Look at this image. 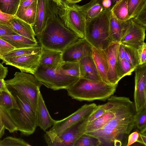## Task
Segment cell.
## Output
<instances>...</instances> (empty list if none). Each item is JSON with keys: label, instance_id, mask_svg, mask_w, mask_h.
I'll use <instances>...</instances> for the list:
<instances>
[{"label": "cell", "instance_id": "cell-38", "mask_svg": "<svg viewBox=\"0 0 146 146\" xmlns=\"http://www.w3.org/2000/svg\"><path fill=\"white\" fill-rule=\"evenodd\" d=\"M24 140L11 137H8L0 140V146H30Z\"/></svg>", "mask_w": 146, "mask_h": 146}, {"label": "cell", "instance_id": "cell-11", "mask_svg": "<svg viewBox=\"0 0 146 146\" xmlns=\"http://www.w3.org/2000/svg\"><path fill=\"white\" fill-rule=\"evenodd\" d=\"M97 106L95 103L85 104L66 117L56 120L54 125L47 132L53 135H60L67 129L87 118Z\"/></svg>", "mask_w": 146, "mask_h": 146}, {"label": "cell", "instance_id": "cell-13", "mask_svg": "<svg viewBox=\"0 0 146 146\" xmlns=\"http://www.w3.org/2000/svg\"><path fill=\"white\" fill-rule=\"evenodd\" d=\"M92 46L84 38H79L62 52V62L78 61L87 56H92Z\"/></svg>", "mask_w": 146, "mask_h": 146}, {"label": "cell", "instance_id": "cell-42", "mask_svg": "<svg viewBox=\"0 0 146 146\" xmlns=\"http://www.w3.org/2000/svg\"><path fill=\"white\" fill-rule=\"evenodd\" d=\"M15 34H17L7 25L0 24V36Z\"/></svg>", "mask_w": 146, "mask_h": 146}, {"label": "cell", "instance_id": "cell-47", "mask_svg": "<svg viewBox=\"0 0 146 146\" xmlns=\"http://www.w3.org/2000/svg\"><path fill=\"white\" fill-rule=\"evenodd\" d=\"M102 3L103 7L105 9H111L112 2L111 0H101Z\"/></svg>", "mask_w": 146, "mask_h": 146}, {"label": "cell", "instance_id": "cell-49", "mask_svg": "<svg viewBox=\"0 0 146 146\" xmlns=\"http://www.w3.org/2000/svg\"><path fill=\"white\" fill-rule=\"evenodd\" d=\"M55 3L57 5H60L61 4V0H51Z\"/></svg>", "mask_w": 146, "mask_h": 146}, {"label": "cell", "instance_id": "cell-17", "mask_svg": "<svg viewBox=\"0 0 146 146\" xmlns=\"http://www.w3.org/2000/svg\"><path fill=\"white\" fill-rule=\"evenodd\" d=\"M113 103V107L98 118L87 123L85 133L101 128L115 116L118 108L120 96H111Z\"/></svg>", "mask_w": 146, "mask_h": 146}, {"label": "cell", "instance_id": "cell-6", "mask_svg": "<svg viewBox=\"0 0 146 146\" xmlns=\"http://www.w3.org/2000/svg\"><path fill=\"white\" fill-rule=\"evenodd\" d=\"M10 92L15 97L19 108L10 111L12 119L18 130L22 133L27 135L33 134L37 126L36 111L22 96Z\"/></svg>", "mask_w": 146, "mask_h": 146}, {"label": "cell", "instance_id": "cell-21", "mask_svg": "<svg viewBox=\"0 0 146 146\" xmlns=\"http://www.w3.org/2000/svg\"><path fill=\"white\" fill-rule=\"evenodd\" d=\"M92 56L102 81L110 84L108 77L109 69L108 60L104 50L92 46Z\"/></svg>", "mask_w": 146, "mask_h": 146}, {"label": "cell", "instance_id": "cell-28", "mask_svg": "<svg viewBox=\"0 0 146 146\" xmlns=\"http://www.w3.org/2000/svg\"><path fill=\"white\" fill-rule=\"evenodd\" d=\"M128 0H120L111 7L110 11L118 19L126 22L131 19L128 13L127 3Z\"/></svg>", "mask_w": 146, "mask_h": 146}, {"label": "cell", "instance_id": "cell-34", "mask_svg": "<svg viewBox=\"0 0 146 146\" xmlns=\"http://www.w3.org/2000/svg\"><path fill=\"white\" fill-rule=\"evenodd\" d=\"M20 0H0V10L3 13L15 16L17 11Z\"/></svg>", "mask_w": 146, "mask_h": 146}, {"label": "cell", "instance_id": "cell-36", "mask_svg": "<svg viewBox=\"0 0 146 146\" xmlns=\"http://www.w3.org/2000/svg\"><path fill=\"white\" fill-rule=\"evenodd\" d=\"M101 144L98 138L84 133L77 140L74 146H98Z\"/></svg>", "mask_w": 146, "mask_h": 146}, {"label": "cell", "instance_id": "cell-10", "mask_svg": "<svg viewBox=\"0 0 146 146\" xmlns=\"http://www.w3.org/2000/svg\"><path fill=\"white\" fill-rule=\"evenodd\" d=\"M146 29L132 18L124 22L120 43L137 49L144 42Z\"/></svg>", "mask_w": 146, "mask_h": 146}, {"label": "cell", "instance_id": "cell-9", "mask_svg": "<svg viewBox=\"0 0 146 146\" xmlns=\"http://www.w3.org/2000/svg\"><path fill=\"white\" fill-rule=\"evenodd\" d=\"M86 118L67 129L58 135H53L46 131L44 138L47 145L74 146L77 140L85 133L87 123Z\"/></svg>", "mask_w": 146, "mask_h": 146}, {"label": "cell", "instance_id": "cell-4", "mask_svg": "<svg viewBox=\"0 0 146 146\" xmlns=\"http://www.w3.org/2000/svg\"><path fill=\"white\" fill-rule=\"evenodd\" d=\"M110 9L87 22L85 37L92 46L104 50L112 42L110 31Z\"/></svg>", "mask_w": 146, "mask_h": 146}, {"label": "cell", "instance_id": "cell-27", "mask_svg": "<svg viewBox=\"0 0 146 146\" xmlns=\"http://www.w3.org/2000/svg\"><path fill=\"white\" fill-rule=\"evenodd\" d=\"M123 22L117 18L110 10V31L112 42H120Z\"/></svg>", "mask_w": 146, "mask_h": 146}, {"label": "cell", "instance_id": "cell-30", "mask_svg": "<svg viewBox=\"0 0 146 146\" xmlns=\"http://www.w3.org/2000/svg\"><path fill=\"white\" fill-rule=\"evenodd\" d=\"M60 73L76 77H80L79 61L62 62L56 70Z\"/></svg>", "mask_w": 146, "mask_h": 146}, {"label": "cell", "instance_id": "cell-19", "mask_svg": "<svg viewBox=\"0 0 146 146\" xmlns=\"http://www.w3.org/2000/svg\"><path fill=\"white\" fill-rule=\"evenodd\" d=\"M62 52L61 51L41 47L39 66L52 70H56L62 62Z\"/></svg>", "mask_w": 146, "mask_h": 146}, {"label": "cell", "instance_id": "cell-15", "mask_svg": "<svg viewBox=\"0 0 146 146\" xmlns=\"http://www.w3.org/2000/svg\"><path fill=\"white\" fill-rule=\"evenodd\" d=\"M53 2L51 0H37L35 19L32 26L36 36L45 28Z\"/></svg>", "mask_w": 146, "mask_h": 146}, {"label": "cell", "instance_id": "cell-14", "mask_svg": "<svg viewBox=\"0 0 146 146\" xmlns=\"http://www.w3.org/2000/svg\"><path fill=\"white\" fill-rule=\"evenodd\" d=\"M40 52L13 57H2L1 59L3 63L14 66L21 72L34 75L39 65Z\"/></svg>", "mask_w": 146, "mask_h": 146}, {"label": "cell", "instance_id": "cell-18", "mask_svg": "<svg viewBox=\"0 0 146 146\" xmlns=\"http://www.w3.org/2000/svg\"><path fill=\"white\" fill-rule=\"evenodd\" d=\"M36 113L37 125L45 131L56 122L50 115L40 90L38 93Z\"/></svg>", "mask_w": 146, "mask_h": 146}, {"label": "cell", "instance_id": "cell-33", "mask_svg": "<svg viewBox=\"0 0 146 146\" xmlns=\"http://www.w3.org/2000/svg\"><path fill=\"white\" fill-rule=\"evenodd\" d=\"M135 68L129 62L124 59L117 60L116 71L119 81L125 76L131 75L134 71Z\"/></svg>", "mask_w": 146, "mask_h": 146}, {"label": "cell", "instance_id": "cell-24", "mask_svg": "<svg viewBox=\"0 0 146 146\" xmlns=\"http://www.w3.org/2000/svg\"><path fill=\"white\" fill-rule=\"evenodd\" d=\"M86 21H88L103 13L106 9L102 5L101 0H91L82 6L79 5Z\"/></svg>", "mask_w": 146, "mask_h": 146}, {"label": "cell", "instance_id": "cell-23", "mask_svg": "<svg viewBox=\"0 0 146 146\" xmlns=\"http://www.w3.org/2000/svg\"><path fill=\"white\" fill-rule=\"evenodd\" d=\"M8 25L17 34L37 41L32 26L16 17L10 20Z\"/></svg>", "mask_w": 146, "mask_h": 146}, {"label": "cell", "instance_id": "cell-39", "mask_svg": "<svg viewBox=\"0 0 146 146\" xmlns=\"http://www.w3.org/2000/svg\"><path fill=\"white\" fill-rule=\"evenodd\" d=\"M8 72L7 67H4L0 63V91L10 92L5 85L4 80L7 75Z\"/></svg>", "mask_w": 146, "mask_h": 146}, {"label": "cell", "instance_id": "cell-2", "mask_svg": "<svg viewBox=\"0 0 146 146\" xmlns=\"http://www.w3.org/2000/svg\"><path fill=\"white\" fill-rule=\"evenodd\" d=\"M55 4L53 2L45 28L36 36L41 47L62 52L80 38L65 26L56 12Z\"/></svg>", "mask_w": 146, "mask_h": 146}, {"label": "cell", "instance_id": "cell-31", "mask_svg": "<svg viewBox=\"0 0 146 146\" xmlns=\"http://www.w3.org/2000/svg\"><path fill=\"white\" fill-rule=\"evenodd\" d=\"M0 106L9 112L13 109H19L15 97L10 92L0 91Z\"/></svg>", "mask_w": 146, "mask_h": 146}, {"label": "cell", "instance_id": "cell-7", "mask_svg": "<svg viewBox=\"0 0 146 146\" xmlns=\"http://www.w3.org/2000/svg\"><path fill=\"white\" fill-rule=\"evenodd\" d=\"M55 8L56 12L63 23L80 38H84L86 21L79 5L61 0V4Z\"/></svg>", "mask_w": 146, "mask_h": 146}, {"label": "cell", "instance_id": "cell-3", "mask_svg": "<svg viewBox=\"0 0 146 146\" xmlns=\"http://www.w3.org/2000/svg\"><path fill=\"white\" fill-rule=\"evenodd\" d=\"M117 85L80 78L66 90L69 96L78 101H104L114 94Z\"/></svg>", "mask_w": 146, "mask_h": 146}, {"label": "cell", "instance_id": "cell-26", "mask_svg": "<svg viewBox=\"0 0 146 146\" xmlns=\"http://www.w3.org/2000/svg\"><path fill=\"white\" fill-rule=\"evenodd\" d=\"M7 129L11 133L18 131L17 127L12 119L9 112L0 106V138Z\"/></svg>", "mask_w": 146, "mask_h": 146}, {"label": "cell", "instance_id": "cell-12", "mask_svg": "<svg viewBox=\"0 0 146 146\" xmlns=\"http://www.w3.org/2000/svg\"><path fill=\"white\" fill-rule=\"evenodd\" d=\"M134 104L136 112L146 108V63L135 67Z\"/></svg>", "mask_w": 146, "mask_h": 146}, {"label": "cell", "instance_id": "cell-32", "mask_svg": "<svg viewBox=\"0 0 146 146\" xmlns=\"http://www.w3.org/2000/svg\"><path fill=\"white\" fill-rule=\"evenodd\" d=\"M41 49V46L39 44H37L29 47L15 49L3 55L1 58H10L35 54L40 53Z\"/></svg>", "mask_w": 146, "mask_h": 146}, {"label": "cell", "instance_id": "cell-37", "mask_svg": "<svg viewBox=\"0 0 146 146\" xmlns=\"http://www.w3.org/2000/svg\"><path fill=\"white\" fill-rule=\"evenodd\" d=\"M135 119V126L140 133L146 134V108L136 112Z\"/></svg>", "mask_w": 146, "mask_h": 146}, {"label": "cell", "instance_id": "cell-46", "mask_svg": "<svg viewBox=\"0 0 146 146\" xmlns=\"http://www.w3.org/2000/svg\"><path fill=\"white\" fill-rule=\"evenodd\" d=\"M137 142L146 146V134H144L139 133V136Z\"/></svg>", "mask_w": 146, "mask_h": 146}, {"label": "cell", "instance_id": "cell-48", "mask_svg": "<svg viewBox=\"0 0 146 146\" xmlns=\"http://www.w3.org/2000/svg\"><path fill=\"white\" fill-rule=\"evenodd\" d=\"M69 3L76 4L78 3L82 0H66Z\"/></svg>", "mask_w": 146, "mask_h": 146}, {"label": "cell", "instance_id": "cell-45", "mask_svg": "<svg viewBox=\"0 0 146 146\" xmlns=\"http://www.w3.org/2000/svg\"><path fill=\"white\" fill-rule=\"evenodd\" d=\"M36 0H20L17 11L26 9L30 6Z\"/></svg>", "mask_w": 146, "mask_h": 146}, {"label": "cell", "instance_id": "cell-16", "mask_svg": "<svg viewBox=\"0 0 146 146\" xmlns=\"http://www.w3.org/2000/svg\"><path fill=\"white\" fill-rule=\"evenodd\" d=\"M120 43L112 42L104 50L107 58L108 65V80L109 84L117 85L119 81L116 72V65Z\"/></svg>", "mask_w": 146, "mask_h": 146}, {"label": "cell", "instance_id": "cell-22", "mask_svg": "<svg viewBox=\"0 0 146 146\" xmlns=\"http://www.w3.org/2000/svg\"><path fill=\"white\" fill-rule=\"evenodd\" d=\"M78 61L80 78L92 80L102 81L92 56L85 57Z\"/></svg>", "mask_w": 146, "mask_h": 146}, {"label": "cell", "instance_id": "cell-29", "mask_svg": "<svg viewBox=\"0 0 146 146\" xmlns=\"http://www.w3.org/2000/svg\"><path fill=\"white\" fill-rule=\"evenodd\" d=\"M37 0H36L25 9L17 11L15 16L32 26L33 25L36 17Z\"/></svg>", "mask_w": 146, "mask_h": 146}, {"label": "cell", "instance_id": "cell-50", "mask_svg": "<svg viewBox=\"0 0 146 146\" xmlns=\"http://www.w3.org/2000/svg\"><path fill=\"white\" fill-rule=\"evenodd\" d=\"M120 0H111L112 2V6L115 3H116L117 1H119Z\"/></svg>", "mask_w": 146, "mask_h": 146}, {"label": "cell", "instance_id": "cell-43", "mask_svg": "<svg viewBox=\"0 0 146 146\" xmlns=\"http://www.w3.org/2000/svg\"><path fill=\"white\" fill-rule=\"evenodd\" d=\"M14 16L2 13L0 10V24L9 25L10 20Z\"/></svg>", "mask_w": 146, "mask_h": 146}, {"label": "cell", "instance_id": "cell-40", "mask_svg": "<svg viewBox=\"0 0 146 146\" xmlns=\"http://www.w3.org/2000/svg\"><path fill=\"white\" fill-rule=\"evenodd\" d=\"M15 49V48L9 43L0 38V60L3 56Z\"/></svg>", "mask_w": 146, "mask_h": 146}, {"label": "cell", "instance_id": "cell-41", "mask_svg": "<svg viewBox=\"0 0 146 146\" xmlns=\"http://www.w3.org/2000/svg\"><path fill=\"white\" fill-rule=\"evenodd\" d=\"M139 65L146 63V44L145 42L137 49Z\"/></svg>", "mask_w": 146, "mask_h": 146}, {"label": "cell", "instance_id": "cell-20", "mask_svg": "<svg viewBox=\"0 0 146 146\" xmlns=\"http://www.w3.org/2000/svg\"><path fill=\"white\" fill-rule=\"evenodd\" d=\"M127 7L130 18L146 26V0H128Z\"/></svg>", "mask_w": 146, "mask_h": 146}, {"label": "cell", "instance_id": "cell-25", "mask_svg": "<svg viewBox=\"0 0 146 146\" xmlns=\"http://www.w3.org/2000/svg\"><path fill=\"white\" fill-rule=\"evenodd\" d=\"M0 38L6 41L15 49L31 47L38 44L37 41H34L18 34L1 36Z\"/></svg>", "mask_w": 146, "mask_h": 146}, {"label": "cell", "instance_id": "cell-35", "mask_svg": "<svg viewBox=\"0 0 146 146\" xmlns=\"http://www.w3.org/2000/svg\"><path fill=\"white\" fill-rule=\"evenodd\" d=\"M124 45V59L135 68L139 65L137 49L129 46Z\"/></svg>", "mask_w": 146, "mask_h": 146}, {"label": "cell", "instance_id": "cell-1", "mask_svg": "<svg viewBox=\"0 0 146 146\" xmlns=\"http://www.w3.org/2000/svg\"><path fill=\"white\" fill-rule=\"evenodd\" d=\"M136 112L129 98L120 96L114 117L101 128L85 133L98 138L101 145H125L127 137L135 126Z\"/></svg>", "mask_w": 146, "mask_h": 146}, {"label": "cell", "instance_id": "cell-44", "mask_svg": "<svg viewBox=\"0 0 146 146\" xmlns=\"http://www.w3.org/2000/svg\"><path fill=\"white\" fill-rule=\"evenodd\" d=\"M139 136V133L136 131L129 134L128 136V142L126 145L127 146H130L137 142Z\"/></svg>", "mask_w": 146, "mask_h": 146}, {"label": "cell", "instance_id": "cell-8", "mask_svg": "<svg viewBox=\"0 0 146 146\" xmlns=\"http://www.w3.org/2000/svg\"><path fill=\"white\" fill-rule=\"evenodd\" d=\"M33 75L42 85L54 90H66L80 78L62 74L57 70L39 65Z\"/></svg>", "mask_w": 146, "mask_h": 146}, {"label": "cell", "instance_id": "cell-5", "mask_svg": "<svg viewBox=\"0 0 146 146\" xmlns=\"http://www.w3.org/2000/svg\"><path fill=\"white\" fill-rule=\"evenodd\" d=\"M5 82L9 92L22 96L36 111L38 93L42 85L33 75L16 72L13 78L5 80Z\"/></svg>", "mask_w": 146, "mask_h": 146}]
</instances>
